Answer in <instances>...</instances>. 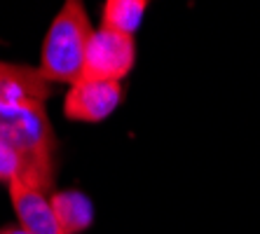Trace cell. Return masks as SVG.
<instances>
[{"label": "cell", "instance_id": "cell-1", "mask_svg": "<svg viewBox=\"0 0 260 234\" xmlns=\"http://www.w3.org/2000/svg\"><path fill=\"white\" fill-rule=\"evenodd\" d=\"M0 143L12 148L24 164L21 180L52 192L54 185V129L45 113V101L21 98L0 103Z\"/></svg>", "mask_w": 260, "mask_h": 234}, {"label": "cell", "instance_id": "cell-2", "mask_svg": "<svg viewBox=\"0 0 260 234\" xmlns=\"http://www.w3.org/2000/svg\"><path fill=\"white\" fill-rule=\"evenodd\" d=\"M94 36L87 10L80 0H68L59 10L43 42L40 73L47 82L75 84L85 73L87 47Z\"/></svg>", "mask_w": 260, "mask_h": 234}, {"label": "cell", "instance_id": "cell-3", "mask_svg": "<svg viewBox=\"0 0 260 234\" xmlns=\"http://www.w3.org/2000/svg\"><path fill=\"white\" fill-rule=\"evenodd\" d=\"M134 61H136L134 36L99 26L89 40V47H87L82 78L122 82L132 73Z\"/></svg>", "mask_w": 260, "mask_h": 234}, {"label": "cell", "instance_id": "cell-4", "mask_svg": "<svg viewBox=\"0 0 260 234\" xmlns=\"http://www.w3.org/2000/svg\"><path fill=\"white\" fill-rule=\"evenodd\" d=\"M122 96H124L122 82L80 78L68 89L66 101H63V113L66 117L78 122H103L108 115L117 110Z\"/></svg>", "mask_w": 260, "mask_h": 234}, {"label": "cell", "instance_id": "cell-5", "mask_svg": "<svg viewBox=\"0 0 260 234\" xmlns=\"http://www.w3.org/2000/svg\"><path fill=\"white\" fill-rule=\"evenodd\" d=\"M10 199H12L19 225L28 234H66L56 220L49 197L43 190L28 185L21 178H14L10 183Z\"/></svg>", "mask_w": 260, "mask_h": 234}, {"label": "cell", "instance_id": "cell-6", "mask_svg": "<svg viewBox=\"0 0 260 234\" xmlns=\"http://www.w3.org/2000/svg\"><path fill=\"white\" fill-rule=\"evenodd\" d=\"M54 216L66 234H82L94 222V206L80 190H61L49 197Z\"/></svg>", "mask_w": 260, "mask_h": 234}, {"label": "cell", "instance_id": "cell-7", "mask_svg": "<svg viewBox=\"0 0 260 234\" xmlns=\"http://www.w3.org/2000/svg\"><path fill=\"white\" fill-rule=\"evenodd\" d=\"M145 10H148L145 0H108L101 12V26L134 36L143 21Z\"/></svg>", "mask_w": 260, "mask_h": 234}, {"label": "cell", "instance_id": "cell-8", "mask_svg": "<svg viewBox=\"0 0 260 234\" xmlns=\"http://www.w3.org/2000/svg\"><path fill=\"white\" fill-rule=\"evenodd\" d=\"M21 176H24V164L19 155L5 143H0V183L10 185L14 178H21Z\"/></svg>", "mask_w": 260, "mask_h": 234}, {"label": "cell", "instance_id": "cell-9", "mask_svg": "<svg viewBox=\"0 0 260 234\" xmlns=\"http://www.w3.org/2000/svg\"><path fill=\"white\" fill-rule=\"evenodd\" d=\"M0 234H28L21 225H10V227H3L0 229Z\"/></svg>", "mask_w": 260, "mask_h": 234}, {"label": "cell", "instance_id": "cell-10", "mask_svg": "<svg viewBox=\"0 0 260 234\" xmlns=\"http://www.w3.org/2000/svg\"><path fill=\"white\" fill-rule=\"evenodd\" d=\"M5 71H7V61H0V82L5 78Z\"/></svg>", "mask_w": 260, "mask_h": 234}]
</instances>
